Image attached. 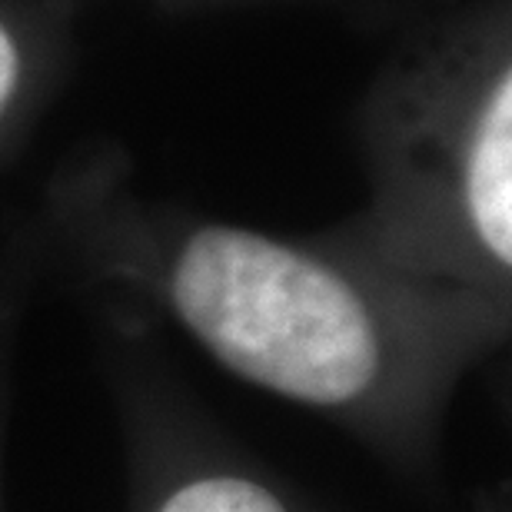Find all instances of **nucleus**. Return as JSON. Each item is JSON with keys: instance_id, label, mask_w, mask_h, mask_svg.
I'll return each instance as SVG.
<instances>
[{"instance_id": "f257e3e1", "label": "nucleus", "mask_w": 512, "mask_h": 512, "mask_svg": "<svg viewBox=\"0 0 512 512\" xmlns=\"http://www.w3.org/2000/svg\"><path fill=\"white\" fill-rule=\"evenodd\" d=\"M17 237L37 280L173 326L409 483L436 479L459 386L509 343L512 316L409 290L323 230L293 237L147 197L114 143L60 163Z\"/></svg>"}, {"instance_id": "f03ea898", "label": "nucleus", "mask_w": 512, "mask_h": 512, "mask_svg": "<svg viewBox=\"0 0 512 512\" xmlns=\"http://www.w3.org/2000/svg\"><path fill=\"white\" fill-rule=\"evenodd\" d=\"M353 137L366 200L326 237L409 290L512 316V0L396 30Z\"/></svg>"}, {"instance_id": "7ed1b4c3", "label": "nucleus", "mask_w": 512, "mask_h": 512, "mask_svg": "<svg viewBox=\"0 0 512 512\" xmlns=\"http://www.w3.org/2000/svg\"><path fill=\"white\" fill-rule=\"evenodd\" d=\"M87 310L124 446L127 512H330L200 403L160 326L117 306Z\"/></svg>"}, {"instance_id": "20e7f679", "label": "nucleus", "mask_w": 512, "mask_h": 512, "mask_svg": "<svg viewBox=\"0 0 512 512\" xmlns=\"http://www.w3.org/2000/svg\"><path fill=\"white\" fill-rule=\"evenodd\" d=\"M74 0H0V163L24 147L70 67Z\"/></svg>"}, {"instance_id": "39448f33", "label": "nucleus", "mask_w": 512, "mask_h": 512, "mask_svg": "<svg viewBox=\"0 0 512 512\" xmlns=\"http://www.w3.org/2000/svg\"><path fill=\"white\" fill-rule=\"evenodd\" d=\"M37 290L34 263L17 237H7L0 247V512H7V446L10 419H14L17 396V360L20 333Z\"/></svg>"}, {"instance_id": "423d86ee", "label": "nucleus", "mask_w": 512, "mask_h": 512, "mask_svg": "<svg viewBox=\"0 0 512 512\" xmlns=\"http://www.w3.org/2000/svg\"><path fill=\"white\" fill-rule=\"evenodd\" d=\"M170 10H326L360 27H396L403 30L456 0H150Z\"/></svg>"}]
</instances>
